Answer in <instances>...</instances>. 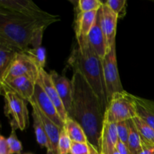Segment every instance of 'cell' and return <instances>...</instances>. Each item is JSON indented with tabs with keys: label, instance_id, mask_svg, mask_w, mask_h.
I'll use <instances>...</instances> for the list:
<instances>
[{
	"label": "cell",
	"instance_id": "6da1fadb",
	"mask_svg": "<svg viewBox=\"0 0 154 154\" xmlns=\"http://www.w3.org/2000/svg\"><path fill=\"white\" fill-rule=\"evenodd\" d=\"M60 20L31 0L0 1V38L20 52L42 46L45 30Z\"/></svg>",
	"mask_w": 154,
	"mask_h": 154
},
{
	"label": "cell",
	"instance_id": "7a4b0ae2",
	"mask_svg": "<svg viewBox=\"0 0 154 154\" xmlns=\"http://www.w3.org/2000/svg\"><path fill=\"white\" fill-rule=\"evenodd\" d=\"M72 104L69 117L84 130L88 142L99 152V142L105 111L99 96L80 72H74L72 79Z\"/></svg>",
	"mask_w": 154,
	"mask_h": 154
},
{
	"label": "cell",
	"instance_id": "3957f363",
	"mask_svg": "<svg viewBox=\"0 0 154 154\" xmlns=\"http://www.w3.org/2000/svg\"><path fill=\"white\" fill-rule=\"evenodd\" d=\"M68 63L74 72H80L93 88L102 102L105 111L108 108L106 90L104 83L102 60L96 55L87 38H77Z\"/></svg>",
	"mask_w": 154,
	"mask_h": 154
},
{
	"label": "cell",
	"instance_id": "277c9868",
	"mask_svg": "<svg viewBox=\"0 0 154 154\" xmlns=\"http://www.w3.org/2000/svg\"><path fill=\"white\" fill-rule=\"evenodd\" d=\"M135 117L137 111L133 95L125 90L113 95L105 113V118L108 122L117 123Z\"/></svg>",
	"mask_w": 154,
	"mask_h": 154
},
{
	"label": "cell",
	"instance_id": "5b68a950",
	"mask_svg": "<svg viewBox=\"0 0 154 154\" xmlns=\"http://www.w3.org/2000/svg\"><path fill=\"white\" fill-rule=\"evenodd\" d=\"M0 89L5 102V114L7 117H11V128L24 130L28 123V111L26 107L28 102L3 84H0Z\"/></svg>",
	"mask_w": 154,
	"mask_h": 154
},
{
	"label": "cell",
	"instance_id": "8992f818",
	"mask_svg": "<svg viewBox=\"0 0 154 154\" xmlns=\"http://www.w3.org/2000/svg\"><path fill=\"white\" fill-rule=\"evenodd\" d=\"M102 70H103L104 83L106 90L108 105L113 95L116 93L124 91L118 69H117V54H116V43L111 49L106 54L103 60H102Z\"/></svg>",
	"mask_w": 154,
	"mask_h": 154
},
{
	"label": "cell",
	"instance_id": "52a82bcc",
	"mask_svg": "<svg viewBox=\"0 0 154 154\" xmlns=\"http://www.w3.org/2000/svg\"><path fill=\"white\" fill-rule=\"evenodd\" d=\"M40 69L23 52L16 54L4 75L0 78V82L10 81L21 76H28L35 81L39 78Z\"/></svg>",
	"mask_w": 154,
	"mask_h": 154
},
{
	"label": "cell",
	"instance_id": "ba28073f",
	"mask_svg": "<svg viewBox=\"0 0 154 154\" xmlns=\"http://www.w3.org/2000/svg\"><path fill=\"white\" fill-rule=\"evenodd\" d=\"M31 100L35 103L39 110L45 116L51 119L60 128L62 129L64 128L65 123L60 117L57 108L38 82H36L34 95Z\"/></svg>",
	"mask_w": 154,
	"mask_h": 154
},
{
	"label": "cell",
	"instance_id": "9c48e42d",
	"mask_svg": "<svg viewBox=\"0 0 154 154\" xmlns=\"http://www.w3.org/2000/svg\"><path fill=\"white\" fill-rule=\"evenodd\" d=\"M118 16L104 3L101 7V23L106 42L107 53L115 44L116 31Z\"/></svg>",
	"mask_w": 154,
	"mask_h": 154
},
{
	"label": "cell",
	"instance_id": "30bf717a",
	"mask_svg": "<svg viewBox=\"0 0 154 154\" xmlns=\"http://www.w3.org/2000/svg\"><path fill=\"white\" fill-rule=\"evenodd\" d=\"M37 82H38L41 84V86L43 87L45 93L49 96V98L51 99L53 103L57 108L60 117L65 123L68 117V114L66 112L64 105H63V102H62L61 99L59 96L58 92H57V89H56L55 86L53 83L51 75L48 74L44 69H41L40 72H39V78L37 80Z\"/></svg>",
	"mask_w": 154,
	"mask_h": 154
},
{
	"label": "cell",
	"instance_id": "8fae6325",
	"mask_svg": "<svg viewBox=\"0 0 154 154\" xmlns=\"http://www.w3.org/2000/svg\"><path fill=\"white\" fill-rule=\"evenodd\" d=\"M87 40L96 55L101 60H103L107 54V48L105 34L101 23V8L98 11L96 21L87 36Z\"/></svg>",
	"mask_w": 154,
	"mask_h": 154
},
{
	"label": "cell",
	"instance_id": "7c38bea8",
	"mask_svg": "<svg viewBox=\"0 0 154 154\" xmlns=\"http://www.w3.org/2000/svg\"><path fill=\"white\" fill-rule=\"evenodd\" d=\"M36 82L37 81L29 77L21 76L10 81L0 82V84L5 85L8 88L16 93L18 96L29 102L34 95Z\"/></svg>",
	"mask_w": 154,
	"mask_h": 154
},
{
	"label": "cell",
	"instance_id": "4fadbf2b",
	"mask_svg": "<svg viewBox=\"0 0 154 154\" xmlns=\"http://www.w3.org/2000/svg\"><path fill=\"white\" fill-rule=\"evenodd\" d=\"M118 141L117 123H110L105 118L99 142V153L111 154L116 148Z\"/></svg>",
	"mask_w": 154,
	"mask_h": 154
},
{
	"label": "cell",
	"instance_id": "5bb4252c",
	"mask_svg": "<svg viewBox=\"0 0 154 154\" xmlns=\"http://www.w3.org/2000/svg\"><path fill=\"white\" fill-rule=\"evenodd\" d=\"M53 83L57 89L58 94L64 105L68 115L70 113L72 104V81L67 78L60 75L55 71L50 73Z\"/></svg>",
	"mask_w": 154,
	"mask_h": 154
},
{
	"label": "cell",
	"instance_id": "9a60e30c",
	"mask_svg": "<svg viewBox=\"0 0 154 154\" xmlns=\"http://www.w3.org/2000/svg\"><path fill=\"white\" fill-rule=\"evenodd\" d=\"M29 102L32 105V109H34L36 111L37 114L38 115L39 118L42 120V124H43L44 128L45 129V132H46L48 138L50 140V142H51V150H53L55 152H57V146H58L59 138H60V133H61V131L63 129L60 128V126H57L55 123H54L47 116H45L39 110V108H38L37 105H35V103L32 100H30Z\"/></svg>",
	"mask_w": 154,
	"mask_h": 154
},
{
	"label": "cell",
	"instance_id": "2e32d148",
	"mask_svg": "<svg viewBox=\"0 0 154 154\" xmlns=\"http://www.w3.org/2000/svg\"><path fill=\"white\" fill-rule=\"evenodd\" d=\"M98 11L99 10L78 12L75 20L76 38H87V36L95 23Z\"/></svg>",
	"mask_w": 154,
	"mask_h": 154
},
{
	"label": "cell",
	"instance_id": "e0dca14e",
	"mask_svg": "<svg viewBox=\"0 0 154 154\" xmlns=\"http://www.w3.org/2000/svg\"><path fill=\"white\" fill-rule=\"evenodd\" d=\"M137 116L154 129V101L133 96Z\"/></svg>",
	"mask_w": 154,
	"mask_h": 154
},
{
	"label": "cell",
	"instance_id": "ac0fdd59",
	"mask_svg": "<svg viewBox=\"0 0 154 154\" xmlns=\"http://www.w3.org/2000/svg\"><path fill=\"white\" fill-rule=\"evenodd\" d=\"M20 52L9 42L0 38V78L4 75L9 65L17 53Z\"/></svg>",
	"mask_w": 154,
	"mask_h": 154
},
{
	"label": "cell",
	"instance_id": "d6986e66",
	"mask_svg": "<svg viewBox=\"0 0 154 154\" xmlns=\"http://www.w3.org/2000/svg\"><path fill=\"white\" fill-rule=\"evenodd\" d=\"M64 129L72 141L88 143L87 135L81 125L69 116L65 121Z\"/></svg>",
	"mask_w": 154,
	"mask_h": 154
},
{
	"label": "cell",
	"instance_id": "ffe728a7",
	"mask_svg": "<svg viewBox=\"0 0 154 154\" xmlns=\"http://www.w3.org/2000/svg\"><path fill=\"white\" fill-rule=\"evenodd\" d=\"M32 116L33 118V128H34L35 134L38 144L41 147H46L48 150L51 149V142H50L48 135L45 132V129L44 128L43 124H42V120L39 118L38 115L37 113L34 109H32Z\"/></svg>",
	"mask_w": 154,
	"mask_h": 154
},
{
	"label": "cell",
	"instance_id": "44dd1931",
	"mask_svg": "<svg viewBox=\"0 0 154 154\" xmlns=\"http://www.w3.org/2000/svg\"><path fill=\"white\" fill-rule=\"evenodd\" d=\"M130 132L128 140V147L132 154H137L142 147V138L138 132L133 120H129Z\"/></svg>",
	"mask_w": 154,
	"mask_h": 154
},
{
	"label": "cell",
	"instance_id": "7402d4cb",
	"mask_svg": "<svg viewBox=\"0 0 154 154\" xmlns=\"http://www.w3.org/2000/svg\"><path fill=\"white\" fill-rule=\"evenodd\" d=\"M24 54H26L39 69H44L46 63V51L43 47H38L36 48H29Z\"/></svg>",
	"mask_w": 154,
	"mask_h": 154
},
{
	"label": "cell",
	"instance_id": "603a6c76",
	"mask_svg": "<svg viewBox=\"0 0 154 154\" xmlns=\"http://www.w3.org/2000/svg\"><path fill=\"white\" fill-rule=\"evenodd\" d=\"M132 120L141 137L144 138L146 141L154 144V129L153 128L150 127L147 123H145L142 119H141L138 116Z\"/></svg>",
	"mask_w": 154,
	"mask_h": 154
},
{
	"label": "cell",
	"instance_id": "cb8c5ba5",
	"mask_svg": "<svg viewBox=\"0 0 154 154\" xmlns=\"http://www.w3.org/2000/svg\"><path fill=\"white\" fill-rule=\"evenodd\" d=\"M98 151L90 143L72 141L70 154H96Z\"/></svg>",
	"mask_w": 154,
	"mask_h": 154
},
{
	"label": "cell",
	"instance_id": "d4e9b609",
	"mask_svg": "<svg viewBox=\"0 0 154 154\" xmlns=\"http://www.w3.org/2000/svg\"><path fill=\"white\" fill-rule=\"evenodd\" d=\"M72 141L69 138V135L66 133V130L63 128L60 133V138L57 146V153L58 154H69L70 153Z\"/></svg>",
	"mask_w": 154,
	"mask_h": 154
},
{
	"label": "cell",
	"instance_id": "484cf974",
	"mask_svg": "<svg viewBox=\"0 0 154 154\" xmlns=\"http://www.w3.org/2000/svg\"><path fill=\"white\" fill-rule=\"evenodd\" d=\"M104 3L99 0H79L78 8L79 12H88L99 10Z\"/></svg>",
	"mask_w": 154,
	"mask_h": 154
},
{
	"label": "cell",
	"instance_id": "4316f807",
	"mask_svg": "<svg viewBox=\"0 0 154 154\" xmlns=\"http://www.w3.org/2000/svg\"><path fill=\"white\" fill-rule=\"evenodd\" d=\"M105 4L117 14L119 18L123 17L126 14V0H108Z\"/></svg>",
	"mask_w": 154,
	"mask_h": 154
},
{
	"label": "cell",
	"instance_id": "83f0119b",
	"mask_svg": "<svg viewBox=\"0 0 154 154\" xmlns=\"http://www.w3.org/2000/svg\"><path fill=\"white\" fill-rule=\"evenodd\" d=\"M117 129L119 140L127 145L129 132H130L129 120H126V121H122L120 122V123H117Z\"/></svg>",
	"mask_w": 154,
	"mask_h": 154
},
{
	"label": "cell",
	"instance_id": "f1b7e54d",
	"mask_svg": "<svg viewBox=\"0 0 154 154\" xmlns=\"http://www.w3.org/2000/svg\"><path fill=\"white\" fill-rule=\"evenodd\" d=\"M15 130L16 129L14 128H11V132L7 138V141L12 154H20L22 151V144L17 137Z\"/></svg>",
	"mask_w": 154,
	"mask_h": 154
},
{
	"label": "cell",
	"instance_id": "f546056e",
	"mask_svg": "<svg viewBox=\"0 0 154 154\" xmlns=\"http://www.w3.org/2000/svg\"><path fill=\"white\" fill-rule=\"evenodd\" d=\"M137 154H154V144L146 141L142 138V147Z\"/></svg>",
	"mask_w": 154,
	"mask_h": 154
},
{
	"label": "cell",
	"instance_id": "4dcf8cb0",
	"mask_svg": "<svg viewBox=\"0 0 154 154\" xmlns=\"http://www.w3.org/2000/svg\"><path fill=\"white\" fill-rule=\"evenodd\" d=\"M0 154H12L7 138L3 135L0 136Z\"/></svg>",
	"mask_w": 154,
	"mask_h": 154
},
{
	"label": "cell",
	"instance_id": "1f68e13d",
	"mask_svg": "<svg viewBox=\"0 0 154 154\" xmlns=\"http://www.w3.org/2000/svg\"><path fill=\"white\" fill-rule=\"evenodd\" d=\"M116 149L118 150V152L120 154H132L130 150H129V147H128V146L126 144H125L124 143L122 142V141H120V140L117 142V146H116Z\"/></svg>",
	"mask_w": 154,
	"mask_h": 154
},
{
	"label": "cell",
	"instance_id": "d6a6232c",
	"mask_svg": "<svg viewBox=\"0 0 154 154\" xmlns=\"http://www.w3.org/2000/svg\"><path fill=\"white\" fill-rule=\"evenodd\" d=\"M47 154H58V153H57V152H55L53 150H51V149H49V150H48V151H47Z\"/></svg>",
	"mask_w": 154,
	"mask_h": 154
},
{
	"label": "cell",
	"instance_id": "836d02e7",
	"mask_svg": "<svg viewBox=\"0 0 154 154\" xmlns=\"http://www.w3.org/2000/svg\"><path fill=\"white\" fill-rule=\"evenodd\" d=\"M111 154H120V153H119V152H118V150H117V149H114V150H113V152H112V153H111Z\"/></svg>",
	"mask_w": 154,
	"mask_h": 154
},
{
	"label": "cell",
	"instance_id": "e575fe53",
	"mask_svg": "<svg viewBox=\"0 0 154 154\" xmlns=\"http://www.w3.org/2000/svg\"><path fill=\"white\" fill-rule=\"evenodd\" d=\"M96 154H100V153H99V152H97Z\"/></svg>",
	"mask_w": 154,
	"mask_h": 154
}]
</instances>
